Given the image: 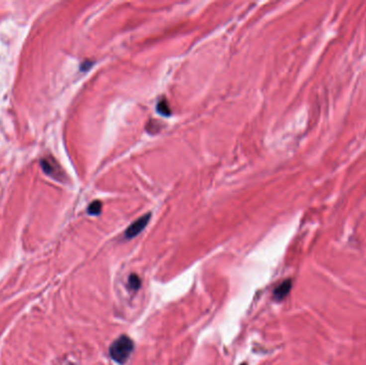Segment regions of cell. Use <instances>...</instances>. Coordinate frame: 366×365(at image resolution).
I'll list each match as a JSON object with an SVG mask.
<instances>
[{
    "instance_id": "cell-2",
    "label": "cell",
    "mask_w": 366,
    "mask_h": 365,
    "mask_svg": "<svg viewBox=\"0 0 366 365\" xmlns=\"http://www.w3.org/2000/svg\"><path fill=\"white\" fill-rule=\"evenodd\" d=\"M150 217H151V214L147 213L144 216L139 217V219L136 220L133 224H131V225L129 226V228L125 230V238H126V239H132V238H135L138 234L142 233V231L148 225V223H149Z\"/></svg>"
},
{
    "instance_id": "cell-7",
    "label": "cell",
    "mask_w": 366,
    "mask_h": 365,
    "mask_svg": "<svg viewBox=\"0 0 366 365\" xmlns=\"http://www.w3.org/2000/svg\"><path fill=\"white\" fill-rule=\"evenodd\" d=\"M240 365H248V364H246V363H242V364H240Z\"/></svg>"
},
{
    "instance_id": "cell-6",
    "label": "cell",
    "mask_w": 366,
    "mask_h": 365,
    "mask_svg": "<svg viewBox=\"0 0 366 365\" xmlns=\"http://www.w3.org/2000/svg\"><path fill=\"white\" fill-rule=\"evenodd\" d=\"M101 210H102V203H101V201H93L92 203H91V205L89 206V208H88V212L90 213V214H92V215H97V214H100V212H101Z\"/></svg>"
},
{
    "instance_id": "cell-1",
    "label": "cell",
    "mask_w": 366,
    "mask_h": 365,
    "mask_svg": "<svg viewBox=\"0 0 366 365\" xmlns=\"http://www.w3.org/2000/svg\"><path fill=\"white\" fill-rule=\"evenodd\" d=\"M134 350V342L128 335H121L112 342L109 347V355L111 359L118 364H124L130 359Z\"/></svg>"
},
{
    "instance_id": "cell-3",
    "label": "cell",
    "mask_w": 366,
    "mask_h": 365,
    "mask_svg": "<svg viewBox=\"0 0 366 365\" xmlns=\"http://www.w3.org/2000/svg\"><path fill=\"white\" fill-rule=\"evenodd\" d=\"M291 280L290 279H286L284 280L283 283L280 285H278L275 290L273 292V297L277 301H281L286 298V296L289 293L290 289H291Z\"/></svg>"
},
{
    "instance_id": "cell-5",
    "label": "cell",
    "mask_w": 366,
    "mask_h": 365,
    "mask_svg": "<svg viewBox=\"0 0 366 365\" xmlns=\"http://www.w3.org/2000/svg\"><path fill=\"white\" fill-rule=\"evenodd\" d=\"M158 111L163 116H170L171 115V108L168 106V103L166 100H162L158 104Z\"/></svg>"
},
{
    "instance_id": "cell-4",
    "label": "cell",
    "mask_w": 366,
    "mask_h": 365,
    "mask_svg": "<svg viewBox=\"0 0 366 365\" xmlns=\"http://www.w3.org/2000/svg\"><path fill=\"white\" fill-rule=\"evenodd\" d=\"M140 285H142V280H140L139 276L137 274H131L128 280L129 288L132 290H138Z\"/></svg>"
}]
</instances>
